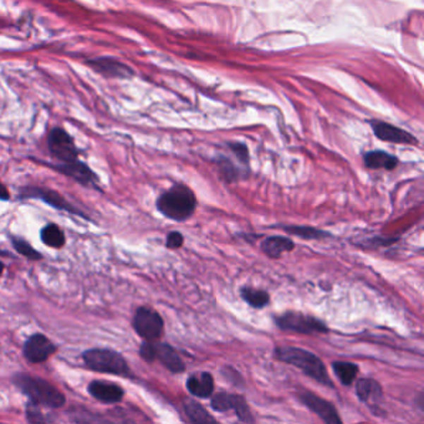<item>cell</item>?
Here are the masks:
<instances>
[{
	"mask_svg": "<svg viewBox=\"0 0 424 424\" xmlns=\"http://www.w3.org/2000/svg\"><path fill=\"white\" fill-rule=\"evenodd\" d=\"M14 383L30 399V404L35 406L60 408L66 402L63 392H60L58 388L44 378L34 377L28 373H19L14 377Z\"/></svg>",
	"mask_w": 424,
	"mask_h": 424,
	"instance_id": "obj_3",
	"label": "cell"
},
{
	"mask_svg": "<svg viewBox=\"0 0 424 424\" xmlns=\"http://www.w3.org/2000/svg\"><path fill=\"white\" fill-rule=\"evenodd\" d=\"M274 356L279 361L298 367L308 377L313 378L322 386L334 388V382L327 373L324 362L313 352L293 346H283L275 349Z\"/></svg>",
	"mask_w": 424,
	"mask_h": 424,
	"instance_id": "obj_1",
	"label": "cell"
},
{
	"mask_svg": "<svg viewBox=\"0 0 424 424\" xmlns=\"http://www.w3.org/2000/svg\"><path fill=\"white\" fill-rule=\"evenodd\" d=\"M298 399L301 401V404H304L305 407H308L311 412H314L325 423H342V419L340 418L335 406L324 398L319 397L317 394L310 392V391H305L298 394Z\"/></svg>",
	"mask_w": 424,
	"mask_h": 424,
	"instance_id": "obj_11",
	"label": "cell"
},
{
	"mask_svg": "<svg viewBox=\"0 0 424 424\" xmlns=\"http://www.w3.org/2000/svg\"><path fill=\"white\" fill-rule=\"evenodd\" d=\"M186 386L194 397L210 398L214 392V378L210 372H197L189 376Z\"/></svg>",
	"mask_w": 424,
	"mask_h": 424,
	"instance_id": "obj_16",
	"label": "cell"
},
{
	"mask_svg": "<svg viewBox=\"0 0 424 424\" xmlns=\"http://www.w3.org/2000/svg\"><path fill=\"white\" fill-rule=\"evenodd\" d=\"M293 249H295V244L288 236H267L262 243V252L272 259H278L281 257L283 253L293 252Z\"/></svg>",
	"mask_w": 424,
	"mask_h": 424,
	"instance_id": "obj_18",
	"label": "cell"
},
{
	"mask_svg": "<svg viewBox=\"0 0 424 424\" xmlns=\"http://www.w3.org/2000/svg\"><path fill=\"white\" fill-rule=\"evenodd\" d=\"M86 366L92 371L110 373L122 377H131V370L125 357L110 349H92L83 355Z\"/></svg>",
	"mask_w": 424,
	"mask_h": 424,
	"instance_id": "obj_4",
	"label": "cell"
},
{
	"mask_svg": "<svg viewBox=\"0 0 424 424\" xmlns=\"http://www.w3.org/2000/svg\"><path fill=\"white\" fill-rule=\"evenodd\" d=\"M241 298L254 309H262L270 303V295L265 290L244 286L241 290Z\"/></svg>",
	"mask_w": 424,
	"mask_h": 424,
	"instance_id": "obj_23",
	"label": "cell"
},
{
	"mask_svg": "<svg viewBox=\"0 0 424 424\" xmlns=\"http://www.w3.org/2000/svg\"><path fill=\"white\" fill-rule=\"evenodd\" d=\"M375 135L382 141L399 143V145H416L417 140L408 132L404 131L398 127L392 126L386 122L375 121L372 123Z\"/></svg>",
	"mask_w": 424,
	"mask_h": 424,
	"instance_id": "obj_14",
	"label": "cell"
},
{
	"mask_svg": "<svg viewBox=\"0 0 424 424\" xmlns=\"http://www.w3.org/2000/svg\"><path fill=\"white\" fill-rule=\"evenodd\" d=\"M283 229L284 231H286L290 236H296L301 239H306V241H313V239H325V238H331L332 234L327 233L325 231H321L317 228L309 226H277Z\"/></svg>",
	"mask_w": 424,
	"mask_h": 424,
	"instance_id": "obj_21",
	"label": "cell"
},
{
	"mask_svg": "<svg viewBox=\"0 0 424 424\" xmlns=\"http://www.w3.org/2000/svg\"><path fill=\"white\" fill-rule=\"evenodd\" d=\"M11 199V194L9 190L6 189V186L0 182V200H9Z\"/></svg>",
	"mask_w": 424,
	"mask_h": 424,
	"instance_id": "obj_32",
	"label": "cell"
},
{
	"mask_svg": "<svg viewBox=\"0 0 424 424\" xmlns=\"http://www.w3.org/2000/svg\"><path fill=\"white\" fill-rule=\"evenodd\" d=\"M183 408L192 423H217L214 417H212L202 404L197 402V401H194L192 398H187L184 401Z\"/></svg>",
	"mask_w": 424,
	"mask_h": 424,
	"instance_id": "obj_20",
	"label": "cell"
},
{
	"mask_svg": "<svg viewBox=\"0 0 424 424\" xmlns=\"http://www.w3.org/2000/svg\"><path fill=\"white\" fill-rule=\"evenodd\" d=\"M47 147L50 155L59 163L73 162L79 159V148L73 141V137L61 127H54L53 130L49 132Z\"/></svg>",
	"mask_w": 424,
	"mask_h": 424,
	"instance_id": "obj_7",
	"label": "cell"
},
{
	"mask_svg": "<svg viewBox=\"0 0 424 424\" xmlns=\"http://www.w3.org/2000/svg\"><path fill=\"white\" fill-rule=\"evenodd\" d=\"M155 355H156V360L161 361L168 371L172 373H182L186 371V363L182 360V357L179 356L178 352L176 351L169 344L155 341Z\"/></svg>",
	"mask_w": 424,
	"mask_h": 424,
	"instance_id": "obj_15",
	"label": "cell"
},
{
	"mask_svg": "<svg viewBox=\"0 0 424 424\" xmlns=\"http://www.w3.org/2000/svg\"><path fill=\"white\" fill-rule=\"evenodd\" d=\"M58 347L44 334H34L23 347V353L30 363H42L53 356Z\"/></svg>",
	"mask_w": 424,
	"mask_h": 424,
	"instance_id": "obj_10",
	"label": "cell"
},
{
	"mask_svg": "<svg viewBox=\"0 0 424 424\" xmlns=\"http://www.w3.org/2000/svg\"><path fill=\"white\" fill-rule=\"evenodd\" d=\"M50 167L54 168L56 172L73 178L75 182H78L84 187H90V188L99 190V179L97 174L86 163L80 159H76L73 162L50 164Z\"/></svg>",
	"mask_w": 424,
	"mask_h": 424,
	"instance_id": "obj_9",
	"label": "cell"
},
{
	"mask_svg": "<svg viewBox=\"0 0 424 424\" xmlns=\"http://www.w3.org/2000/svg\"><path fill=\"white\" fill-rule=\"evenodd\" d=\"M40 239L45 246L55 249L63 248L66 243L63 231L56 224H47L44 226L40 231Z\"/></svg>",
	"mask_w": 424,
	"mask_h": 424,
	"instance_id": "obj_24",
	"label": "cell"
},
{
	"mask_svg": "<svg viewBox=\"0 0 424 424\" xmlns=\"http://www.w3.org/2000/svg\"><path fill=\"white\" fill-rule=\"evenodd\" d=\"M231 151L234 152L238 159L241 161L246 167L249 166V152H248V148L241 143H233L231 145Z\"/></svg>",
	"mask_w": 424,
	"mask_h": 424,
	"instance_id": "obj_30",
	"label": "cell"
},
{
	"mask_svg": "<svg viewBox=\"0 0 424 424\" xmlns=\"http://www.w3.org/2000/svg\"><path fill=\"white\" fill-rule=\"evenodd\" d=\"M157 210L163 217L174 222L188 220L197 208V197L184 184H174L158 197Z\"/></svg>",
	"mask_w": 424,
	"mask_h": 424,
	"instance_id": "obj_2",
	"label": "cell"
},
{
	"mask_svg": "<svg viewBox=\"0 0 424 424\" xmlns=\"http://www.w3.org/2000/svg\"><path fill=\"white\" fill-rule=\"evenodd\" d=\"M356 393L358 399L363 404H376L383 397L381 384L372 378H361L356 382Z\"/></svg>",
	"mask_w": 424,
	"mask_h": 424,
	"instance_id": "obj_17",
	"label": "cell"
},
{
	"mask_svg": "<svg viewBox=\"0 0 424 424\" xmlns=\"http://www.w3.org/2000/svg\"><path fill=\"white\" fill-rule=\"evenodd\" d=\"M87 65L95 73H101L107 79H130L133 71L132 68L120 60L110 56L90 59Z\"/></svg>",
	"mask_w": 424,
	"mask_h": 424,
	"instance_id": "obj_12",
	"label": "cell"
},
{
	"mask_svg": "<svg viewBox=\"0 0 424 424\" xmlns=\"http://www.w3.org/2000/svg\"><path fill=\"white\" fill-rule=\"evenodd\" d=\"M184 243V236L179 231H171L166 239V246L168 249H179Z\"/></svg>",
	"mask_w": 424,
	"mask_h": 424,
	"instance_id": "obj_31",
	"label": "cell"
},
{
	"mask_svg": "<svg viewBox=\"0 0 424 424\" xmlns=\"http://www.w3.org/2000/svg\"><path fill=\"white\" fill-rule=\"evenodd\" d=\"M274 322L280 330L295 332L301 335L327 334L329 327L324 321L298 311H286L274 316Z\"/></svg>",
	"mask_w": 424,
	"mask_h": 424,
	"instance_id": "obj_5",
	"label": "cell"
},
{
	"mask_svg": "<svg viewBox=\"0 0 424 424\" xmlns=\"http://www.w3.org/2000/svg\"><path fill=\"white\" fill-rule=\"evenodd\" d=\"M20 197L21 198L40 199L44 203L54 207L55 210L68 212L70 214L78 215L87 222H91V218L85 214L84 212H81L76 207H73L71 203H68L61 194H59L53 189L42 188H42L40 187H25V188L21 189Z\"/></svg>",
	"mask_w": 424,
	"mask_h": 424,
	"instance_id": "obj_8",
	"label": "cell"
},
{
	"mask_svg": "<svg viewBox=\"0 0 424 424\" xmlns=\"http://www.w3.org/2000/svg\"><path fill=\"white\" fill-rule=\"evenodd\" d=\"M220 173L223 176V178L226 181V183H233L236 182L239 178V171L234 167V164L229 161V159H223L222 162H219Z\"/></svg>",
	"mask_w": 424,
	"mask_h": 424,
	"instance_id": "obj_28",
	"label": "cell"
},
{
	"mask_svg": "<svg viewBox=\"0 0 424 424\" xmlns=\"http://www.w3.org/2000/svg\"><path fill=\"white\" fill-rule=\"evenodd\" d=\"M140 356L147 362H153L156 360L155 355V341H145L140 347Z\"/></svg>",
	"mask_w": 424,
	"mask_h": 424,
	"instance_id": "obj_29",
	"label": "cell"
},
{
	"mask_svg": "<svg viewBox=\"0 0 424 424\" xmlns=\"http://www.w3.org/2000/svg\"><path fill=\"white\" fill-rule=\"evenodd\" d=\"M234 412H236L238 419L241 420V422H246V423H254V418H253L250 408H249V406H248L246 398L243 397V396H239V398H238V402H236Z\"/></svg>",
	"mask_w": 424,
	"mask_h": 424,
	"instance_id": "obj_27",
	"label": "cell"
},
{
	"mask_svg": "<svg viewBox=\"0 0 424 424\" xmlns=\"http://www.w3.org/2000/svg\"><path fill=\"white\" fill-rule=\"evenodd\" d=\"M132 326L137 335L145 341H157L162 337L164 330V321L157 311L147 306H141L136 310L132 320Z\"/></svg>",
	"mask_w": 424,
	"mask_h": 424,
	"instance_id": "obj_6",
	"label": "cell"
},
{
	"mask_svg": "<svg viewBox=\"0 0 424 424\" xmlns=\"http://www.w3.org/2000/svg\"><path fill=\"white\" fill-rule=\"evenodd\" d=\"M332 370L335 372L336 377L339 378L344 386H351L355 382L358 375V365L352 362L336 361L332 363Z\"/></svg>",
	"mask_w": 424,
	"mask_h": 424,
	"instance_id": "obj_22",
	"label": "cell"
},
{
	"mask_svg": "<svg viewBox=\"0 0 424 424\" xmlns=\"http://www.w3.org/2000/svg\"><path fill=\"white\" fill-rule=\"evenodd\" d=\"M87 389L95 399L106 404H119L125 396L123 388L107 381H92Z\"/></svg>",
	"mask_w": 424,
	"mask_h": 424,
	"instance_id": "obj_13",
	"label": "cell"
},
{
	"mask_svg": "<svg viewBox=\"0 0 424 424\" xmlns=\"http://www.w3.org/2000/svg\"><path fill=\"white\" fill-rule=\"evenodd\" d=\"M3 272H4V264H3V262H0V275H1V274H3Z\"/></svg>",
	"mask_w": 424,
	"mask_h": 424,
	"instance_id": "obj_33",
	"label": "cell"
},
{
	"mask_svg": "<svg viewBox=\"0 0 424 424\" xmlns=\"http://www.w3.org/2000/svg\"><path fill=\"white\" fill-rule=\"evenodd\" d=\"M238 398H239V394H233L229 392L215 393L210 399V407L213 411L219 412V413L234 411Z\"/></svg>",
	"mask_w": 424,
	"mask_h": 424,
	"instance_id": "obj_25",
	"label": "cell"
},
{
	"mask_svg": "<svg viewBox=\"0 0 424 424\" xmlns=\"http://www.w3.org/2000/svg\"><path fill=\"white\" fill-rule=\"evenodd\" d=\"M11 243L16 252L19 253L23 257L28 258L30 260H40L42 255L40 253L35 250L25 239L19 238V236H11Z\"/></svg>",
	"mask_w": 424,
	"mask_h": 424,
	"instance_id": "obj_26",
	"label": "cell"
},
{
	"mask_svg": "<svg viewBox=\"0 0 424 424\" xmlns=\"http://www.w3.org/2000/svg\"><path fill=\"white\" fill-rule=\"evenodd\" d=\"M363 162L371 169L392 171L398 166V158L384 151H371L363 156Z\"/></svg>",
	"mask_w": 424,
	"mask_h": 424,
	"instance_id": "obj_19",
	"label": "cell"
}]
</instances>
